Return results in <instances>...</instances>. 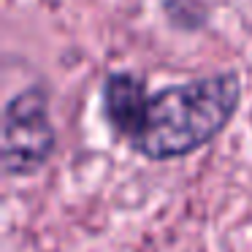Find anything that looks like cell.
I'll return each mask as SVG.
<instances>
[{
    "instance_id": "cell-1",
    "label": "cell",
    "mask_w": 252,
    "mask_h": 252,
    "mask_svg": "<svg viewBox=\"0 0 252 252\" xmlns=\"http://www.w3.org/2000/svg\"><path fill=\"white\" fill-rule=\"evenodd\" d=\"M241 100L236 73H214L149 95L141 130L130 141L147 160H176L198 152L228 127Z\"/></svg>"
},
{
    "instance_id": "cell-2",
    "label": "cell",
    "mask_w": 252,
    "mask_h": 252,
    "mask_svg": "<svg viewBox=\"0 0 252 252\" xmlns=\"http://www.w3.org/2000/svg\"><path fill=\"white\" fill-rule=\"evenodd\" d=\"M55 152V127L46 95L38 87L14 95L3 114V171L8 176H33Z\"/></svg>"
},
{
    "instance_id": "cell-3",
    "label": "cell",
    "mask_w": 252,
    "mask_h": 252,
    "mask_svg": "<svg viewBox=\"0 0 252 252\" xmlns=\"http://www.w3.org/2000/svg\"><path fill=\"white\" fill-rule=\"evenodd\" d=\"M149 95L144 84L130 73H111L103 84V111L111 130L127 144L141 130L144 114H147Z\"/></svg>"
}]
</instances>
